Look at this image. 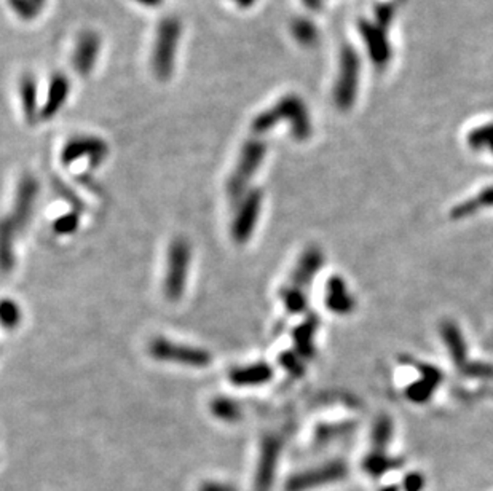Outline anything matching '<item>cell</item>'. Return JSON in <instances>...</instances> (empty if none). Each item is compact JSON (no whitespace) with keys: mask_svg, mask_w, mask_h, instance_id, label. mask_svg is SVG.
Listing matches in <instances>:
<instances>
[{"mask_svg":"<svg viewBox=\"0 0 493 491\" xmlns=\"http://www.w3.org/2000/svg\"><path fill=\"white\" fill-rule=\"evenodd\" d=\"M34 81H32L31 79H26L24 80V83H23V88H21V96H23V104H24V107L28 108V112H32L34 111V99H35V96H32L34 95Z\"/></svg>","mask_w":493,"mask_h":491,"instance_id":"23","label":"cell"},{"mask_svg":"<svg viewBox=\"0 0 493 491\" xmlns=\"http://www.w3.org/2000/svg\"><path fill=\"white\" fill-rule=\"evenodd\" d=\"M139 2L149 3V7H155V3H159V2H160V0H139Z\"/></svg>","mask_w":493,"mask_h":491,"instance_id":"25","label":"cell"},{"mask_svg":"<svg viewBox=\"0 0 493 491\" xmlns=\"http://www.w3.org/2000/svg\"><path fill=\"white\" fill-rule=\"evenodd\" d=\"M236 2H238V3H241V5H243V7H248V5H249V3H251V2H252V0H236Z\"/></svg>","mask_w":493,"mask_h":491,"instance_id":"26","label":"cell"},{"mask_svg":"<svg viewBox=\"0 0 493 491\" xmlns=\"http://www.w3.org/2000/svg\"><path fill=\"white\" fill-rule=\"evenodd\" d=\"M198 491H238L236 487H233L232 483H224V482H206L203 485H200Z\"/></svg>","mask_w":493,"mask_h":491,"instance_id":"24","label":"cell"},{"mask_svg":"<svg viewBox=\"0 0 493 491\" xmlns=\"http://www.w3.org/2000/svg\"><path fill=\"white\" fill-rule=\"evenodd\" d=\"M324 305L330 313L337 316H348L356 309V298L350 292L348 284L342 276L334 275L328 280Z\"/></svg>","mask_w":493,"mask_h":491,"instance_id":"5","label":"cell"},{"mask_svg":"<svg viewBox=\"0 0 493 491\" xmlns=\"http://www.w3.org/2000/svg\"><path fill=\"white\" fill-rule=\"evenodd\" d=\"M188 266V248L184 241L172 244L170 252V273L166 280V291L171 298L181 296L186 281V270Z\"/></svg>","mask_w":493,"mask_h":491,"instance_id":"8","label":"cell"},{"mask_svg":"<svg viewBox=\"0 0 493 491\" xmlns=\"http://www.w3.org/2000/svg\"><path fill=\"white\" fill-rule=\"evenodd\" d=\"M152 353L160 359H177L179 362L188 365H206L209 364V354L200 349H192L187 346H177L175 343L159 340L152 346Z\"/></svg>","mask_w":493,"mask_h":491,"instance_id":"9","label":"cell"},{"mask_svg":"<svg viewBox=\"0 0 493 491\" xmlns=\"http://www.w3.org/2000/svg\"><path fill=\"white\" fill-rule=\"evenodd\" d=\"M462 372L469 376V378L478 380H493V364L489 362H473L468 361L463 367Z\"/></svg>","mask_w":493,"mask_h":491,"instance_id":"21","label":"cell"},{"mask_svg":"<svg viewBox=\"0 0 493 491\" xmlns=\"http://www.w3.org/2000/svg\"><path fill=\"white\" fill-rule=\"evenodd\" d=\"M403 487L405 491H423L425 488V476L420 472H410L404 478Z\"/></svg>","mask_w":493,"mask_h":491,"instance_id":"22","label":"cell"},{"mask_svg":"<svg viewBox=\"0 0 493 491\" xmlns=\"http://www.w3.org/2000/svg\"><path fill=\"white\" fill-rule=\"evenodd\" d=\"M468 143L476 150L485 149L493 154V124L473 131V134H469Z\"/></svg>","mask_w":493,"mask_h":491,"instance_id":"20","label":"cell"},{"mask_svg":"<svg viewBox=\"0 0 493 491\" xmlns=\"http://www.w3.org/2000/svg\"><path fill=\"white\" fill-rule=\"evenodd\" d=\"M284 439L278 434L265 435L261 446V456H259V466L256 472V490L270 491L275 480L276 466L283 451Z\"/></svg>","mask_w":493,"mask_h":491,"instance_id":"3","label":"cell"},{"mask_svg":"<svg viewBox=\"0 0 493 491\" xmlns=\"http://www.w3.org/2000/svg\"><path fill=\"white\" fill-rule=\"evenodd\" d=\"M99 51V40L95 34H85L80 37L77 50L74 51L72 63L80 74H88L96 61V54Z\"/></svg>","mask_w":493,"mask_h":491,"instance_id":"12","label":"cell"},{"mask_svg":"<svg viewBox=\"0 0 493 491\" xmlns=\"http://www.w3.org/2000/svg\"><path fill=\"white\" fill-rule=\"evenodd\" d=\"M318 329L316 318H310L296 330V346L303 357L315 354V334Z\"/></svg>","mask_w":493,"mask_h":491,"instance_id":"17","label":"cell"},{"mask_svg":"<svg viewBox=\"0 0 493 491\" xmlns=\"http://www.w3.org/2000/svg\"><path fill=\"white\" fill-rule=\"evenodd\" d=\"M324 265V255L319 248H308L299 260V264L296 266L294 275H292L291 284L288 287L296 289L302 293H307V289L310 287L313 277L316 276V273L323 268ZM308 296V293H307Z\"/></svg>","mask_w":493,"mask_h":491,"instance_id":"7","label":"cell"},{"mask_svg":"<svg viewBox=\"0 0 493 491\" xmlns=\"http://www.w3.org/2000/svg\"><path fill=\"white\" fill-rule=\"evenodd\" d=\"M493 206V187L484 188L480 193H478L474 198L466 200L463 203H460L451 211L452 219H466V217L478 214L479 211L485 209V207Z\"/></svg>","mask_w":493,"mask_h":491,"instance_id":"14","label":"cell"},{"mask_svg":"<svg viewBox=\"0 0 493 491\" xmlns=\"http://www.w3.org/2000/svg\"><path fill=\"white\" fill-rule=\"evenodd\" d=\"M179 35H181V24L177 19L171 18L160 24L154 50V69L161 79H166L171 74Z\"/></svg>","mask_w":493,"mask_h":491,"instance_id":"2","label":"cell"},{"mask_svg":"<svg viewBox=\"0 0 493 491\" xmlns=\"http://www.w3.org/2000/svg\"><path fill=\"white\" fill-rule=\"evenodd\" d=\"M273 370L267 364H256L238 369L232 373V380L238 385H261L272 380Z\"/></svg>","mask_w":493,"mask_h":491,"instance_id":"15","label":"cell"},{"mask_svg":"<svg viewBox=\"0 0 493 491\" xmlns=\"http://www.w3.org/2000/svg\"><path fill=\"white\" fill-rule=\"evenodd\" d=\"M439 334H441L444 345L447 346L448 356H451L453 364L462 369L468 362V348H466L464 337L460 327L453 321L446 319L439 325Z\"/></svg>","mask_w":493,"mask_h":491,"instance_id":"10","label":"cell"},{"mask_svg":"<svg viewBox=\"0 0 493 491\" xmlns=\"http://www.w3.org/2000/svg\"><path fill=\"white\" fill-rule=\"evenodd\" d=\"M69 95V80L64 77V75H56L53 79L51 88L48 91V99L45 102V107H43V115H55L58 112V108L63 106L67 99Z\"/></svg>","mask_w":493,"mask_h":491,"instance_id":"16","label":"cell"},{"mask_svg":"<svg viewBox=\"0 0 493 491\" xmlns=\"http://www.w3.org/2000/svg\"><path fill=\"white\" fill-rule=\"evenodd\" d=\"M264 152L265 147L261 143H254L252 140V143L246 144L240 165L236 166V171L230 179V193L233 198H236V195L245 188L246 182L252 177V174L256 172V169L262 161Z\"/></svg>","mask_w":493,"mask_h":491,"instance_id":"6","label":"cell"},{"mask_svg":"<svg viewBox=\"0 0 493 491\" xmlns=\"http://www.w3.org/2000/svg\"><path fill=\"white\" fill-rule=\"evenodd\" d=\"M261 201L262 196L259 192L248 196L243 203V207L235 220V227H233V234L238 241H246L251 236L252 228L256 227L259 212H261Z\"/></svg>","mask_w":493,"mask_h":491,"instance_id":"11","label":"cell"},{"mask_svg":"<svg viewBox=\"0 0 493 491\" xmlns=\"http://www.w3.org/2000/svg\"><path fill=\"white\" fill-rule=\"evenodd\" d=\"M382 491H398L396 487H387V488H383Z\"/></svg>","mask_w":493,"mask_h":491,"instance_id":"27","label":"cell"},{"mask_svg":"<svg viewBox=\"0 0 493 491\" xmlns=\"http://www.w3.org/2000/svg\"><path fill=\"white\" fill-rule=\"evenodd\" d=\"M348 465L342 460L326 461L318 467L307 469L291 476L286 482V491H312L313 488L324 487L329 483L342 482L348 477Z\"/></svg>","mask_w":493,"mask_h":491,"instance_id":"1","label":"cell"},{"mask_svg":"<svg viewBox=\"0 0 493 491\" xmlns=\"http://www.w3.org/2000/svg\"><path fill=\"white\" fill-rule=\"evenodd\" d=\"M414 365L421 376H419V380H415L414 383L409 385V388L405 389V397H407L410 402L423 405V403L430 402L431 397L436 394L444 376L441 370L435 367V365L423 362H415Z\"/></svg>","mask_w":493,"mask_h":491,"instance_id":"4","label":"cell"},{"mask_svg":"<svg viewBox=\"0 0 493 491\" xmlns=\"http://www.w3.org/2000/svg\"><path fill=\"white\" fill-rule=\"evenodd\" d=\"M355 428V423H337V424H323L321 428L316 430V444L326 445L329 442H334L335 439L344 437V435L350 434Z\"/></svg>","mask_w":493,"mask_h":491,"instance_id":"19","label":"cell"},{"mask_svg":"<svg viewBox=\"0 0 493 491\" xmlns=\"http://www.w3.org/2000/svg\"><path fill=\"white\" fill-rule=\"evenodd\" d=\"M401 466H403V460L388 456L385 450H372L371 453H367L364 460H362V469L373 478L382 477L387 472L399 469Z\"/></svg>","mask_w":493,"mask_h":491,"instance_id":"13","label":"cell"},{"mask_svg":"<svg viewBox=\"0 0 493 491\" xmlns=\"http://www.w3.org/2000/svg\"><path fill=\"white\" fill-rule=\"evenodd\" d=\"M394 426L391 418L387 414H380L372 426V450H387L391 444Z\"/></svg>","mask_w":493,"mask_h":491,"instance_id":"18","label":"cell"}]
</instances>
